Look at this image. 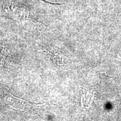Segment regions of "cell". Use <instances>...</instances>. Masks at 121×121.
Returning <instances> with one entry per match:
<instances>
[{
    "instance_id": "1",
    "label": "cell",
    "mask_w": 121,
    "mask_h": 121,
    "mask_svg": "<svg viewBox=\"0 0 121 121\" xmlns=\"http://www.w3.org/2000/svg\"><path fill=\"white\" fill-rule=\"evenodd\" d=\"M94 94L93 93H91L90 92H88L86 94L83 95L82 97V105L87 106L89 107L91 104L93 100Z\"/></svg>"
}]
</instances>
